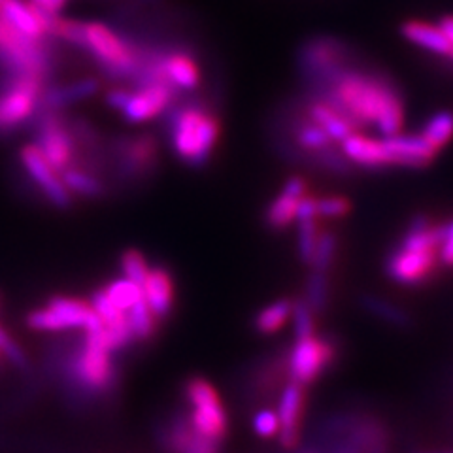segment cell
<instances>
[{"mask_svg": "<svg viewBox=\"0 0 453 453\" xmlns=\"http://www.w3.org/2000/svg\"><path fill=\"white\" fill-rule=\"evenodd\" d=\"M314 98L334 108L357 131L363 127H374L380 138L403 133V91L393 76L372 61L363 59L349 66L327 91Z\"/></svg>", "mask_w": 453, "mask_h": 453, "instance_id": "cell-1", "label": "cell"}, {"mask_svg": "<svg viewBox=\"0 0 453 453\" xmlns=\"http://www.w3.org/2000/svg\"><path fill=\"white\" fill-rule=\"evenodd\" d=\"M170 146L176 157L191 168L210 163L221 136V121L210 103L198 98L173 110L168 118Z\"/></svg>", "mask_w": 453, "mask_h": 453, "instance_id": "cell-2", "label": "cell"}, {"mask_svg": "<svg viewBox=\"0 0 453 453\" xmlns=\"http://www.w3.org/2000/svg\"><path fill=\"white\" fill-rule=\"evenodd\" d=\"M365 59L363 51L348 40L316 35L306 38L296 50V73L303 83V95L319 96L346 70Z\"/></svg>", "mask_w": 453, "mask_h": 453, "instance_id": "cell-3", "label": "cell"}, {"mask_svg": "<svg viewBox=\"0 0 453 453\" xmlns=\"http://www.w3.org/2000/svg\"><path fill=\"white\" fill-rule=\"evenodd\" d=\"M389 433L372 414L338 412L321 425L318 453H389Z\"/></svg>", "mask_w": 453, "mask_h": 453, "instance_id": "cell-4", "label": "cell"}, {"mask_svg": "<svg viewBox=\"0 0 453 453\" xmlns=\"http://www.w3.org/2000/svg\"><path fill=\"white\" fill-rule=\"evenodd\" d=\"M78 48L88 53L110 78L134 80L140 68L142 48L127 42L104 23H83Z\"/></svg>", "mask_w": 453, "mask_h": 453, "instance_id": "cell-5", "label": "cell"}, {"mask_svg": "<svg viewBox=\"0 0 453 453\" xmlns=\"http://www.w3.org/2000/svg\"><path fill=\"white\" fill-rule=\"evenodd\" d=\"M46 91V78L31 73L12 74L0 88V136L10 134L31 119Z\"/></svg>", "mask_w": 453, "mask_h": 453, "instance_id": "cell-6", "label": "cell"}, {"mask_svg": "<svg viewBox=\"0 0 453 453\" xmlns=\"http://www.w3.org/2000/svg\"><path fill=\"white\" fill-rule=\"evenodd\" d=\"M27 325L33 331L44 333H63L70 329L91 331L101 327V319L91 303L76 299V296L57 295L51 296L46 306L28 311Z\"/></svg>", "mask_w": 453, "mask_h": 453, "instance_id": "cell-7", "label": "cell"}, {"mask_svg": "<svg viewBox=\"0 0 453 453\" xmlns=\"http://www.w3.org/2000/svg\"><path fill=\"white\" fill-rule=\"evenodd\" d=\"M340 346L333 334H311L295 340L288 353V376L303 388L314 384L318 378L331 371L336 363Z\"/></svg>", "mask_w": 453, "mask_h": 453, "instance_id": "cell-8", "label": "cell"}, {"mask_svg": "<svg viewBox=\"0 0 453 453\" xmlns=\"http://www.w3.org/2000/svg\"><path fill=\"white\" fill-rule=\"evenodd\" d=\"M42 155L48 159V163L57 170L63 173L65 168L73 166L76 163L78 144L76 138L70 129L68 119H65L59 110H46L42 108L38 123H36V144Z\"/></svg>", "mask_w": 453, "mask_h": 453, "instance_id": "cell-9", "label": "cell"}, {"mask_svg": "<svg viewBox=\"0 0 453 453\" xmlns=\"http://www.w3.org/2000/svg\"><path fill=\"white\" fill-rule=\"evenodd\" d=\"M186 396L191 406L189 423L193 429L221 444L226 436V414L214 386L204 378H191L186 384Z\"/></svg>", "mask_w": 453, "mask_h": 453, "instance_id": "cell-10", "label": "cell"}, {"mask_svg": "<svg viewBox=\"0 0 453 453\" xmlns=\"http://www.w3.org/2000/svg\"><path fill=\"white\" fill-rule=\"evenodd\" d=\"M101 327L85 331V338L73 363V374L76 381L88 391H104L113 381V365L110 357L111 351L103 342Z\"/></svg>", "mask_w": 453, "mask_h": 453, "instance_id": "cell-11", "label": "cell"}, {"mask_svg": "<svg viewBox=\"0 0 453 453\" xmlns=\"http://www.w3.org/2000/svg\"><path fill=\"white\" fill-rule=\"evenodd\" d=\"M119 178L127 181L146 180L159 165V144L151 134L121 136L111 146Z\"/></svg>", "mask_w": 453, "mask_h": 453, "instance_id": "cell-12", "label": "cell"}, {"mask_svg": "<svg viewBox=\"0 0 453 453\" xmlns=\"http://www.w3.org/2000/svg\"><path fill=\"white\" fill-rule=\"evenodd\" d=\"M438 265H441L438 251L416 250L396 244L388 253L384 261V271L386 276L391 281L399 283V286L419 288L434 276Z\"/></svg>", "mask_w": 453, "mask_h": 453, "instance_id": "cell-13", "label": "cell"}, {"mask_svg": "<svg viewBox=\"0 0 453 453\" xmlns=\"http://www.w3.org/2000/svg\"><path fill=\"white\" fill-rule=\"evenodd\" d=\"M381 140V155H384L386 168H414L421 170L434 163L438 151L418 134H393L380 138Z\"/></svg>", "mask_w": 453, "mask_h": 453, "instance_id": "cell-14", "label": "cell"}, {"mask_svg": "<svg viewBox=\"0 0 453 453\" xmlns=\"http://www.w3.org/2000/svg\"><path fill=\"white\" fill-rule=\"evenodd\" d=\"M19 157L27 174L31 176V180L36 183V188L55 208L68 210L73 206V193L66 189L61 174L48 163V159L35 144L23 146Z\"/></svg>", "mask_w": 453, "mask_h": 453, "instance_id": "cell-15", "label": "cell"}, {"mask_svg": "<svg viewBox=\"0 0 453 453\" xmlns=\"http://www.w3.org/2000/svg\"><path fill=\"white\" fill-rule=\"evenodd\" d=\"M178 91L165 83H142L129 89V96L119 110L125 121L146 123L159 118L174 103Z\"/></svg>", "mask_w": 453, "mask_h": 453, "instance_id": "cell-16", "label": "cell"}, {"mask_svg": "<svg viewBox=\"0 0 453 453\" xmlns=\"http://www.w3.org/2000/svg\"><path fill=\"white\" fill-rule=\"evenodd\" d=\"M308 195V186L303 176H291L283 183L281 191L273 198L271 204L266 206L263 221L266 229L273 233L286 231L296 219V208L299 203Z\"/></svg>", "mask_w": 453, "mask_h": 453, "instance_id": "cell-17", "label": "cell"}, {"mask_svg": "<svg viewBox=\"0 0 453 453\" xmlns=\"http://www.w3.org/2000/svg\"><path fill=\"white\" fill-rule=\"evenodd\" d=\"M304 410V388L289 381L280 396L278 421H280V444L288 449H293L299 444L301 436V419Z\"/></svg>", "mask_w": 453, "mask_h": 453, "instance_id": "cell-18", "label": "cell"}, {"mask_svg": "<svg viewBox=\"0 0 453 453\" xmlns=\"http://www.w3.org/2000/svg\"><path fill=\"white\" fill-rule=\"evenodd\" d=\"M163 74L176 91H196L201 88V68L195 55L181 48L161 50Z\"/></svg>", "mask_w": 453, "mask_h": 453, "instance_id": "cell-19", "label": "cell"}, {"mask_svg": "<svg viewBox=\"0 0 453 453\" xmlns=\"http://www.w3.org/2000/svg\"><path fill=\"white\" fill-rule=\"evenodd\" d=\"M140 289L153 318L157 321L166 319L174 306V280L166 268L150 266L146 280Z\"/></svg>", "mask_w": 453, "mask_h": 453, "instance_id": "cell-20", "label": "cell"}, {"mask_svg": "<svg viewBox=\"0 0 453 453\" xmlns=\"http://www.w3.org/2000/svg\"><path fill=\"white\" fill-rule=\"evenodd\" d=\"M401 35L410 42V44L421 48L423 51H427L434 57H442L446 61L449 59L453 46L438 25L419 19H408L401 25Z\"/></svg>", "mask_w": 453, "mask_h": 453, "instance_id": "cell-21", "label": "cell"}, {"mask_svg": "<svg viewBox=\"0 0 453 453\" xmlns=\"http://www.w3.org/2000/svg\"><path fill=\"white\" fill-rule=\"evenodd\" d=\"M296 253L304 265H310L319 240L316 196L306 195L296 208Z\"/></svg>", "mask_w": 453, "mask_h": 453, "instance_id": "cell-22", "label": "cell"}, {"mask_svg": "<svg viewBox=\"0 0 453 453\" xmlns=\"http://www.w3.org/2000/svg\"><path fill=\"white\" fill-rule=\"evenodd\" d=\"M166 448L173 453H219V444L198 434L189 419H176L166 431Z\"/></svg>", "mask_w": 453, "mask_h": 453, "instance_id": "cell-23", "label": "cell"}, {"mask_svg": "<svg viewBox=\"0 0 453 453\" xmlns=\"http://www.w3.org/2000/svg\"><path fill=\"white\" fill-rule=\"evenodd\" d=\"M303 96L306 98V110H308L310 119L316 125H319L321 129L336 142V144H342L348 136L357 133L356 127H353L344 116H340V113L325 101H319V98L306 96V95Z\"/></svg>", "mask_w": 453, "mask_h": 453, "instance_id": "cell-24", "label": "cell"}, {"mask_svg": "<svg viewBox=\"0 0 453 453\" xmlns=\"http://www.w3.org/2000/svg\"><path fill=\"white\" fill-rule=\"evenodd\" d=\"M98 89H101V81L96 78H83L73 83L59 85V88L46 89L44 95H42L40 106L46 110H59L63 106L74 104L78 101H83V98L93 96Z\"/></svg>", "mask_w": 453, "mask_h": 453, "instance_id": "cell-25", "label": "cell"}, {"mask_svg": "<svg viewBox=\"0 0 453 453\" xmlns=\"http://www.w3.org/2000/svg\"><path fill=\"white\" fill-rule=\"evenodd\" d=\"M361 306L368 311V314L374 316L380 321L391 325V327H396V329L412 327V316H410L403 306L386 299V296L374 295V293H365L361 296Z\"/></svg>", "mask_w": 453, "mask_h": 453, "instance_id": "cell-26", "label": "cell"}, {"mask_svg": "<svg viewBox=\"0 0 453 453\" xmlns=\"http://www.w3.org/2000/svg\"><path fill=\"white\" fill-rule=\"evenodd\" d=\"M61 180L66 189L74 195L85 198H101L106 195L104 181H101V178H96L89 168L80 166L78 163L65 168L61 173Z\"/></svg>", "mask_w": 453, "mask_h": 453, "instance_id": "cell-27", "label": "cell"}, {"mask_svg": "<svg viewBox=\"0 0 453 453\" xmlns=\"http://www.w3.org/2000/svg\"><path fill=\"white\" fill-rule=\"evenodd\" d=\"M419 134L427 140L436 151H441L453 140V111L451 110L434 111L433 116L425 121Z\"/></svg>", "mask_w": 453, "mask_h": 453, "instance_id": "cell-28", "label": "cell"}, {"mask_svg": "<svg viewBox=\"0 0 453 453\" xmlns=\"http://www.w3.org/2000/svg\"><path fill=\"white\" fill-rule=\"evenodd\" d=\"M291 310H293V301L289 299L274 301L273 304L265 306L259 314L255 316L253 329L259 334H274L288 323V319L291 318Z\"/></svg>", "mask_w": 453, "mask_h": 453, "instance_id": "cell-29", "label": "cell"}, {"mask_svg": "<svg viewBox=\"0 0 453 453\" xmlns=\"http://www.w3.org/2000/svg\"><path fill=\"white\" fill-rule=\"evenodd\" d=\"M329 299H331V273L310 268V274L306 280L304 301L308 303L311 311L318 316L327 310Z\"/></svg>", "mask_w": 453, "mask_h": 453, "instance_id": "cell-30", "label": "cell"}, {"mask_svg": "<svg viewBox=\"0 0 453 453\" xmlns=\"http://www.w3.org/2000/svg\"><path fill=\"white\" fill-rule=\"evenodd\" d=\"M127 318H129L131 331L136 340H150L153 336L157 319L153 318L150 306L144 301V296H140V299L127 310Z\"/></svg>", "mask_w": 453, "mask_h": 453, "instance_id": "cell-31", "label": "cell"}, {"mask_svg": "<svg viewBox=\"0 0 453 453\" xmlns=\"http://www.w3.org/2000/svg\"><path fill=\"white\" fill-rule=\"evenodd\" d=\"M338 253V236L333 231H323L319 233L318 246L314 251V257L310 261V268H316V271L331 273Z\"/></svg>", "mask_w": 453, "mask_h": 453, "instance_id": "cell-32", "label": "cell"}, {"mask_svg": "<svg viewBox=\"0 0 453 453\" xmlns=\"http://www.w3.org/2000/svg\"><path fill=\"white\" fill-rule=\"evenodd\" d=\"M104 293H106L108 299L111 301V304L119 308V310H123V311L129 310L142 296L140 286H136L134 281L127 280V278L108 283V286L104 288Z\"/></svg>", "mask_w": 453, "mask_h": 453, "instance_id": "cell-33", "label": "cell"}, {"mask_svg": "<svg viewBox=\"0 0 453 453\" xmlns=\"http://www.w3.org/2000/svg\"><path fill=\"white\" fill-rule=\"evenodd\" d=\"M119 266H121V273L127 280L134 281L136 286L142 288V283L146 280V274L150 271V265L146 261L144 255H142L138 250H125L121 253V259H119Z\"/></svg>", "mask_w": 453, "mask_h": 453, "instance_id": "cell-34", "label": "cell"}, {"mask_svg": "<svg viewBox=\"0 0 453 453\" xmlns=\"http://www.w3.org/2000/svg\"><path fill=\"white\" fill-rule=\"evenodd\" d=\"M291 318H293L295 340L316 334V314H314V311H311V308L304 301V296H303V299L293 301Z\"/></svg>", "mask_w": 453, "mask_h": 453, "instance_id": "cell-35", "label": "cell"}, {"mask_svg": "<svg viewBox=\"0 0 453 453\" xmlns=\"http://www.w3.org/2000/svg\"><path fill=\"white\" fill-rule=\"evenodd\" d=\"M318 218L327 219H342L351 211V203L342 195H325L316 196Z\"/></svg>", "mask_w": 453, "mask_h": 453, "instance_id": "cell-36", "label": "cell"}, {"mask_svg": "<svg viewBox=\"0 0 453 453\" xmlns=\"http://www.w3.org/2000/svg\"><path fill=\"white\" fill-rule=\"evenodd\" d=\"M253 431L257 433L261 438H271L274 434H278L280 431V421H278V414L274 410H259L257 414L253 418Z\"/></svg>", "mask_w": 453, "mask_h": 453, "instance_id": "cell-37", "label": "cell"}, {"mask_svg": "<svg viewBox=\"0 0 453 453\" xmlns=\"http://www.w3.org/2000/svg\"><path fill=\"white\" fill-rule=\"evenodd\" d=\"M438 257H441L442 265H453V221L446 225L442 244L441 250H438Z\"/></svg>", "mask_w": 453, "mask_h": 453, "instance_id": "cell-38", "label": "cell"}, {"mask_svg": "<svg viewBox=\"0 0 453 453\" xmlns=\"http://www.w3.org/2000/svg\"><path fill=\"white\" fill-rule=\"evenodd\" d=\"M42 12L50 13V16H59V12L65 8L68 0H31Z\"/></svg>", "mask_w": 453, "mask_h": 453, "instance_id": "cell-39", "label": "cell"}, {"mask_svg": "<svg viewBox=\"0 0 453 453\" xmlns=\"http://www.w3.org/2000/svg\"><path fill=\"white\" fill-rule=\"evenodd\" d=\"M436 25L442 28V33L448 36V40L451 42V46H453V16H442L441 19H438Z\"/></svg>", "mask_w": 453, "mask_h": 453, "instance_id": "cell-40", "label": "cell"}, {"mask_svg": "<svg viewBox=\"0 0 453 453\" xmlns=\"http://www.w3.org/2000/svg\"><path fill=\"white\" fill-rule=\"evenodd\" d=\"M303 453H318V449H306V451H303Z\"/></svg>", "mask_w": 453, "mask_h": 453, "instance_id": "cell-41", "label": "cell"}, {"mask_svg": "<svg viewBox=\"0 0 453 453\" xmlns=\"http://www.w3.org/2000/svg\"><path fill=\"white\" fill-rule=\"evenodd\" d=\"M418 453H434V451H418Z\"/></svg>", "mask_w": 453, "mask_h": 453, "instance_id": "cell-42", "label": "cell"}, {"mask_svg": "<svg viewBox=\"0 0 453 453\" xmlns=\"http://www.w3.org/2000/svg\"><path fill=\"white\" fill-rule=\"evenodd\" d=\"M4 4V0H0V6H3Z\"/></svg>", "mask_w": 453, "mask_h": 453, "instance_id": "cell-43", "label": "cell"}]
</instances>
